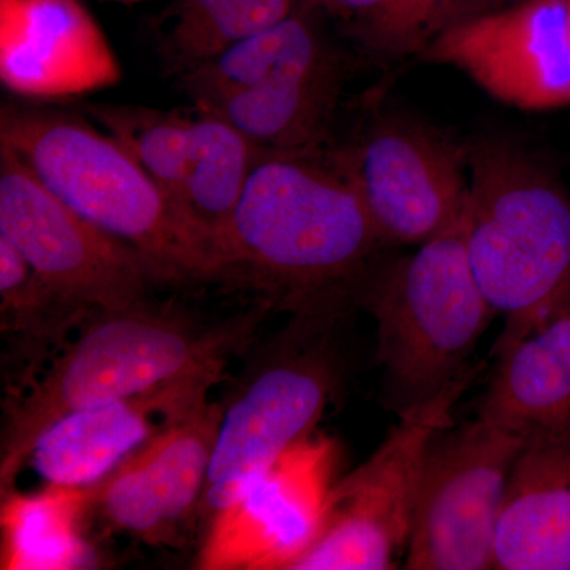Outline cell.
Listing matches in <instances>:
<instances>
[{
	"instance_id": "obj_4",
	"label": "cell",
	"mask_w": 570,
	"mask_h": 570,
	"mask_svg": "<svg viewBox=\"0 0 570 570\" xmlns=\"http://www.w3.org/2000/svg\"><path fill=\"white\" fill-rule=\"evenodd\" d=\"M0 146L89 223L145 255L163 283H212V255L132 154L75 112L7 102Z\"/></svg>"
},
{
	"instance_id": "obj_8",
	"label": "cell",
	"mask_w": 570,
	"mask_h": 570,
	"mask_svg": "<svg viewBox=\"0 0 570 570\" xmlns=\"http://www.w3.org/2000/svg\"><path fill=\"white\" fill-rule=\"evenodd\" d=\"M482 366L469 365L436 396L400 412L376 452L330 491L324 527L287 570H387L406 554L420 480L434 438Z\"/></svg>"
},
{
	"instance_id": "obj_22",
	"label": "cell",
	"mask_w": 570,
	"mask_h": 570,
	"mask_svg": "<svg viewBox=\"0 0 570 570\" xmlns=\"http://www.w3.org/2000/svg\"><path fill=\"white\" fill-rule=\"evenodd\" d=\"M81 110L132 154L179 214V197L198 153L197 108L164 111L137 105L86 104Z\"/></svg>"
},
{
	"instance_id": "obj_12",
	"label": "cell",
	"mask_w": 570,
	"mask_h": 570,
	"mask_svg": "<svg viewBox=\"0 0 570 570\" xmlns=\"http://www.w3.org/2000/svg\"><path fill=\"white\" fill-rule=\"evenodd\" d=\"M220 417L223 404L208 396L167 415L110 474L82 489L86 523L175 546L197 520Z\"/></svg>"
},
{
	"instance_id": "obj_15",
	"label": "cell",
	"mask_w": 570,
	"mask_h": 570,
	"mask_svg": "<svg viewBox=\"0 0 570 570\" xmlns=\"http://www.w3.org/2000/svg\"><path fill=\"white\" fill-rule=\"evenodd\" d=\"M121 63L80 0H0V81L31 100L110 88Z\"/></svg>"
},
{
	"instance_id": "obj_20",
	"label": "cell",
	"mask_w": 570,
	"mask_h": 570,
	"mask_svg": "<svg viewBox=\"0 0 570 570\" xmlns=\"http://www.w3.org/2000/svg\"><path fill=\"white\" fill-rule=\"evenodd\" d=\"M2 569L96 568L99 558L85 530L82 489L47 485L32 494L2 497Z\"/></svg>"
},
{
	"instance_id": "obj_18",
	"label": "cell",
	"mask_w": 570,
	"mask_h": 570,
	"mask_svg": "<svg viewBox=\"0 0 570 570\" xmlns=\"http://www.w3.org/2000/svg\"><path fill=\"white\" fill-rule=\"evenodd\" d=\"M494 569L570 570V445L521 449L499 513Z\"/></svg>"
},
{
	"instance_id": "obj_21",
	"label": "cell",
	"mask_w": 570,
	"mask_h": 570,
	"mask_svg": "<svg viewBox=\"0 0 570 570\" xmlns=\"http://www.w3.org/2000/svg\"><path fill=\"white\" fill-rule=\"evenodd\" d=\"M306 0H176L159 41L165 70L178 78L236 41L291 17Z\"/></svg>"
},
{
	"instance_id": "obj_9",
	"label": "cell",
	"mask_w": 570,
	"mask_h": 570,
	"mask_svg": "<svg viewBox=\"0 0 570 570\" xmlns=\"http://www.w3.org/2000/svg\"><path fill=\"white\" fill-rule=\"evenodd\" d=\"M326 151L358 194L385 247L422 245L466 212L468 142L430 124L376 112L351 140Z\"/></svg>"
},
{
	"instance_id": "obj_2",
	"label": "cell",
	"mask_w": 570,
	"mask_h": 570,
	"mask_svg": "<svg viewBox=\"0 0 570 570\" xmlns=\"http://www.w3.org/2000/svg\"><path fill=\"white\" fill-rule=\"evenodd\" d=\"M272 307L205 326L174 305L149 299L92 314L24 392L6 397L0 494L14 483L41 433L81 409L126 400L195 374H224Z\"/></svg>"
},
{
	"instance_id": "obj_13",
	"label": "cell",
	"mask_w": 570,
	"mask_h": 570,
	"mask_svg": "<svg viewBox=\"0 0 570 570\" xmlns=\"http://www.w3.org/2000/svg\"><path fill=\"white\" fill-rule=\"evenodd\" d=\"M420 58L520 110L569 107L570 0H509L441 33Z\"/></svg>"
},
{
	"instance_id": "obj_10",
	"label": "cell",
	"mask_w": 570,
	"mask_h": 570,
	"mask_svg": "<svg viewBox=\"0 0 570 570\" xmlns=\"http://www.w3.org/2000/svg\"><path fill=\"white\" fill-rule=\"evenodd\" d=\"M0 238L52 291L89 314L145 302L163 283L145 255L85 219L2 146Z\"/></svg>"
},
{
	"instance_id": "obj_16",
	"label": "cell",
	"mask_w": 570,
	"mask_h": 570,
	"mask_svg": "<svg viewBox=\"0 0 570 570\" xmlns=\"http://www.w3.org/2000/svg\"><path fill=\"white\" fill-rule=\"evenodd\" d=\"M223 374H195L141 395L81 409L41 433L28 463L47 485L86 489L110 474L159 430L154 417L174 414L200 397Z\"/></svg>"
},
{
	"instance_id": "obj_23",
	"label": "cell",
	"mask_w": 570,
	"mask_h": 570,
	"mask_svg": "<svg viewBox=\"0 0 570 570\" xmlns=\"http://www.w3.org/2000/svg\"><path fill=\"white\" fill-rule=\"evenodd\" d=\"M102 2L124 3V6H132V3L142 2V0H102Z\"/></svg>"
},
{
	"instance_id": "obj_19",
	"label": "cell",
	"mask_w": 570,
	"mask_h": 570,
	"mask_svg": "<svg viewBox=\"0 0 570 570\" xmlns=\"http://www.w3.org/2000/svg\"><path fill=\"white\" fill-rule=\"evenodd\" d=\"M71 303L0 238V332L9 395L24 392L91 317ZM7 395V396H9Z\"/></svg>"
},
{
	"instance_id": "obj_3",
	"label": "cell",
	"mask_w": 570,
	"mask_h": 570,
	"mask_svg": "<svg viewBox=\"0 0 570 570\" xmlns=\"http://www.w3.org/2000/svg\"><path fill=\"white\" fill-rule=\"evenodd\" d=\"M466 249L472 273L505 326L493 356L570 302V197L520 142H468Z\"/></svg>"
},
{
	"instance_id": "obj_7",
	"label": "cell",
	"mask_w": 570,
	"mask_h": 570,
	"mask_svg": "<svg viewBox=\"0 0 570 570\" xmlns=\"http://www.w3.org/2000/svg\"><path fill=\"white\" fill-rule=\"evenodd\" d=\"M337 318L294 316L220 401L223 417L197 515L204 527L316 430L340 376L332 346Z\"/></svg>"
},
{
	"instance_id": "obj_11",
	"label": "cell",
	"mask_w": 570,
	"mask_h": 570,
	"mask_svg": "<svg viewBox=\"0 0 570 570\" xmlns=\"http://www.w3.org/2000/svg\"><path fill=\"white\" fill-rule=\"evenodd\" d=\"M523 442L475 417L434 438L404 569H494L499 513Z\"/></svg>"
},
{
	"instance_id": "obj_1",
	"label": "cell",
	"mask_w": 570,
	"mask_h": 570,
	"mask_svg": "<svg viewBox=\"0 0 570 570\" xmlns=\"http://www.w3.org/2000/svg\"><path fill=\"white\" fill-rule=\"evenodd\" d=\"M326 149L264 153L225 239L220 283L246 285L292 316H341L385 247Z\"/></svg>"
},
{
	"instance_id": "obj_14",
	"label": "cell",
	"mask_w": 570,
	"mask_h": 570,
	"mask_svg": "<svg viewBox=\"0 0 570 570\" xmlns=\"http://www.w3.org/2000/svg\"><path fill=\"white\" fill-rule=\"evenodd\" d=\"M332 442L307 438L284 452L238 501L205 527L197 568L288 569L324 527Z\"/></svg>"
},
{
	"instance_id": "obj_17",
	"label": "cell",
	"mask_w": 570,
	"mask_h": 570,
	"mask_svg": "<svg viewBox=\"0 0 570 570\" xmlns=\"http://www.w3.org/2000/svg\"><path fill=\"white\" fill-rule=\"evenodd\" d=\"M494 358L478 417L523 445H570V302Z\"/></svg>"
},
{
	"instance_id": "obj_6",
	"label": "cell",
	"mask_w": 570,
	"mask_h": 570,
	"mask_svg": "<svg viewBox=\"0 0 570 570\" xmlns=\"http://www.w3.org/2000/svg\"><path fill=\"white\" fill-rule=\"evenodd\" d=\"M464 230L466 212L414 253L381 258L360 296L376 321L377 362L400 412L466 370L494 316L472 273Z\"/></svg>"
},
{
	"instance_id": "obj_5",
	"label": "cell",
	"mask_w": 570,
	"mask_h": 570,
	"mask_svg": "<svg viewBox=\"0 0 570 570\" xmlns=\"http://www.w3.org/2000/svg\"><path fill=\"white\" fill-rule=\"evenodd\" d=\"M305 6L179 75L195 107L219 116L266 153H314L332 146L351 62Z\"/></svg>"
}]
</instances>
